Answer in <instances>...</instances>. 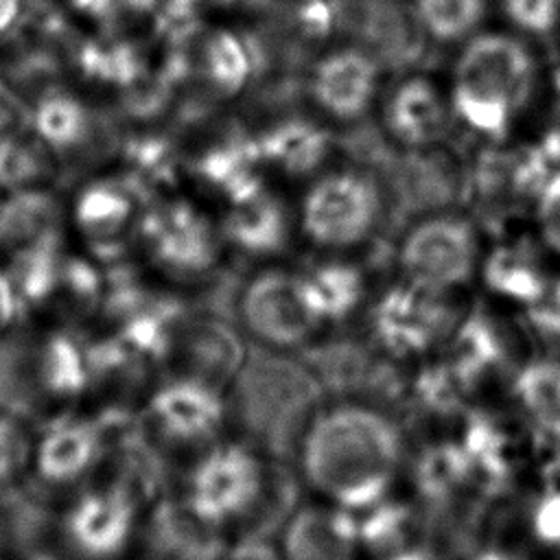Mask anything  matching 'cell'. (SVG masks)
<instances>
[{"label":"cell","instance_id":"1","mask_svg":"<svg viewBox=\"0 0 560 560\" xmlns=\"http://www.w3.org/2000/svg\"><path fill=\"white\" fill-rule=\"evenodd\" d=\"M402 459V422L361 402L317 411L300 444L304 479L341 508L376 505Z\"/></svg>","mask_w":560,"mask_h":560},{"label":"cell","instance_id":"2","mask_svg":"<svg viewBox=\"0 0 560 560\" xmlns=\"http://www.w3.org/2000/svg\"><path fill=\"white\" fill-rule=\"evenodd\" d=\"M324 392L302 359L252 348L234 381V416L273 459L289 462L300 451Z\"/></svg>","mask_w":560,"mask_h":560},{"label":"cell","instance_id":"3","mask_svg":"<svg viewBox=\"0 0 560 560\" xmlns=\"http://www.w3.org/2000/svg\"><path fill=\"white\" fill-rule=\"evenodd\" d=\"M536 63L514 37L483 33L466 44L455 66L453 109L477 133L503 138L532 98Z\"/></svg>","mask_w":560,"mask_h":560},{"label":"cell","instance_id":"4","mask_svg":"<svg viewBox=\"0 0 560 560\" xmlns=\"http://www.w3.org/2000/svg\"><path fill=\"white\" fill-rule=\"evenodd\" d=\"M381 221H385V197L368 173H326L304 195L302 225L319 247H352L365 241Z\"/></svg>","mask_w":560,"mask_h":560},{"label":"cell","instance_id":"5","mask_svg":"<svg viewBox=\"0 0 560 560\" xmlns=\"http://www.w3.org/2000/svg\"><path fill=\"white\" fill-rule=\"evenodd\" d=\"M398 265L409 282L446 291L472 278L477 265V234L457 214L422 219L402 236Z\"/></svg>","mask_w":560,"mask_h":560},{"label":"cell","instance_id":"6","mask_svg":"<svg viewBox=\"0 0 560 560\" xmlns=\"http://www.w3.org/2000/svg\"><path fill=\"white\" fill-rule=\"evenodd\" d=\"M238 319L262 346H302L319 326L308 308L302 276L287 269H262L254 273L238 293Z\"/></svg>","mask_w":560,"mask_h":560},{"label":"cell","instance_id":"7","mask_svg":"<svg viewBox=\"0 0 560 560\" xmlns=\"http://www.w3.org/2000/svg\"><path fill=\"white\" fill-rule=\"evenodd\" d=\"M455 324L457 308L444 291L416 282L392 287L372 311L374 341L398 359L422 354L435 341L446 339Z\"/></svg>","mask_w":560,"mask_h":560},{"label":"cell","instance_id":"8","mask_svg":"<svg viewBox=\"0 0 560 560\" xmlns=\"http://www.w3.org/2000/svg\"><path fill=\"white\" fill-rule=\"evenodd\" d=\"M265 464L243 444L212 448L192 470L186 508L210 525L243 518L258 497Z\"/></svg>","mask_w":560,"mask_h":560},{"label":"cell","instance_id":"9","mask_svg":"<svg viewBox=\"0 0 560 560\" xmlns=\"http://www.w3.org/2000/svg\"><path fill=\"white\" fill-rule=\"evenodd\" d=\"M337 31L348 33L378 63L411 68L427 57V31L405 0H335Z\"/></svg>","mask_w":560,"mask_h":560},{"label":"cell","instance_id":"10","mask_svg":"<svg viewBox=\"0 0 560 560\" xmlns=\"http://www.w3.org/2000/svg\"><path fill=\"white\" fill-rule=\"evenodd\" d=\"M387 184L392 197V221L398 223L413 212L451 206L466 195V177L455 158L440 149H411L389 153L374 168Z\"/></svg>","mask_w":560,"mask_h":560},{"label":"cell","instance_id":"11","mask_svg":"<svg viewBox=\"0 0 560 560\" xmlns=\"http://www.w3.org/2000/svg\"><path fill=\"white\" fill-rule=\"evenodd\" d=\"M136 521V499L120 483L90 490L74 501L66 516V534L72 547L90 560L118 556Z\"/></svg>","mask_w":560,"mask_h":560},{"label":"cell","instance_id":"12","mask_svg":"<svg viewBox=\"0 0 560 560\" xmlns=\"http://www.w3.org/2000/svg\"><path fill=\"white\" fill-rule=\"evenodd\" d=\"M155 258L179 276L208 271L217 260V241L208 221L188 203L158 206L140 223Z\"/></svg>","mask_w":560,"mask_h":560},{"label":"cell","instance_id":"13","mask_svg":"<svg viewBox=\"0 0 560 560\" xmlns=\"http://www.w3.org/2000/svg\"><path fill=\"white\" fill-rule=\"evenodd\" d=\"M376 83L378 61L363 48H341L313 66L308 90L326 114L354 120L370 107Z\"/></svg>","mask_w":560,"mask_h":560},{"label":"cell","instance_id":"14","mask_svg":"<svg viewBox=\"0 0 560 560\" xmlns=\"http://www.w3.org/2000/svg\"><path fill=\"white\" fill-rule=\"evenodd\" d=\"M518 352L521 348H516L503 326L488 313L475 311L457 324L444 363L457 381L472 392L490 372L499 370L514 376L521 370Z\"/></svg>","mask_w":560,"mask_h":560},{"label":"cell","instance_id":"15","mask_svg":"<svg viewBox=\"0 0 560 560\" xmlns=\"http://www.w3.org/2000/svg\"><path fill=\"white\" fill-rule=\"evenodd\" d=\"M149 413L162 435L177 442H197L221 427L225 405L212 385L182 376L164 383L151 396Z\"/></svg>","mask_w":560,"mask_h":560},{"label":"cell","instance_id":"16","mask_svg":"<svg viewBox=\"0 0 560 560\" xmlns=\"http://www.w3.org/2000/svg\"><path fill=\"white\" fill-rule=\"evenodd\" d=\"M177 341L173 348L179 350L182 363L188 376L221 389L228 381L241 372L247 350L238 332L219 317H195L179 322L175 330Z\"/></svg>","mask_w":560,"mask_h":560},{"label":"cell","instance_id":"17","mask_svg":"<svg viewBox=\"0 0 560 560\" xmlns=\"http://www.w3.org/2000/svg\"><path fill=\"white\" fill-rule=\"evenodd\" d=\"M103 451L105 440L96 420L66 416L44 429L35 448V466L42 479L68 483L88 472Z\"/></svg>","mask_w":560,"mask_h":560},{"label":"cell","instance_id":"18","mask_svg":"<svg viewBox=\"0 0 560 560\" xmlns=\"http://www.w3.org/2000/svg\"><path fill=\"white\" fill-rule=\"evenodd\" d=\"M385 122L389 136L409 149L435 147L448 129L446 107L424 77L400 81L385 105Z\"/></svg>","mask_w":560,"mask_h":560},{"label":"cell","instance_id":"19","mask_svg":"<svg viewBox=\"0 0 560 560\" xmlns=\"http://www.w3.org/2000/svg\"><path fill=\"white\" fill-rule=\"evenodd\" d=\"M359 523L346 510L302 508L284 527L287 560H352Z\"/></svg>","mask_w":560,"mask_h":560},{"label":"cell","instance_id":"20","mask_svg":"<svg viewBox=\"0 0 560 560\" xmlns=\"http://www.w3.org/2000/svg\"><path fill=\"white\" fill-rule=\"evenodd\" d=\"M149 549L155 560H221L225 545L217 525L195 516L186 503L162 501L149 523Z\"/></svg>","mask_w":560,"mask_h":560},{"label":"cell","instance_id":"21","mask_svg":"<svg viewBox=\"0 0 560 560\" xmlns=\"http://www.w3.org/2000/svg\"><path fill=\"white\" fill-rule=\"evenodd\" d=\"M133 195L125 184L101 182L88 186L77 199V223L85 236L94 243V252L101 258L114 260L122 256L120 232L131 214Z\"/></svg>","mask_w":560,"mask_h":560},{"label":"cell","instance_id":"22","mask_svg":"<svg viewBox=\"0 0 560 560\" xmlns=\"http://www.w3.org/2000/svg\"><path fill=\"white\" fill-rule=\"evenodd\" d=\"M262 162L291 175L315 171L328 155L332 138L319 125L304 118H284L256 136Z\"/></svg>","mask_w":560,"mask_h":560},{"label":"cell","instance_id":"23","mask_svg":"<svg viewBox=\"0 0 560 560\" xmlns=\"http://www.w3.org/2000/svg\"><path fill=\"white\" fill-rule=\"evenodd\" d=\"M225 236L247 254L267 256L287 245L289 221L282 203L269 192L234 203L223 223Z\"/></svg>","mask_w":560,"mask_h":560},{"label":"cell","instance_id":"24","mask_svg":"<svg viewBox=\"0 0 560 560\" xmlns=\"http://www.w3.org/2000/svg\"><path fill=\"white\" fill-rule=\"evenodd\" d=\"M300 494V479L287 462L273 459L271 464H265L258 497L252 503L249 512L243 516L245 536L271 538L282 527H287V523L295 514Z\"/></svg>","mask_w":560,"mask_h":560},{"label":"cell","instance_id":"25","mask_svg":"<svg viewBox=\"0 0 560 560\" xmlns=\"http://www.w3.org/2000/svg\"><path fill=\"white\" fill-rule=\"evenodd\" d=\"M57 201L42 190L20 188L0 203V245L13 252L55 238Z\"/></svg>","mask_w":560,"mask_h":560},{"label":"cell","instance_id":"26","mask_svg":"<svg viewBox=\"0 0 560 560\" xmlns=\"http://www.w3.org/2000/svg\"><path fill=\"white\" fill-rule=\"evenodd\" d=\"M302 291L319 322H337L348 317L361 302L365 291L363 271L352 262H322L302 278Z\"/></svg>","mask_w":560,"mask_h":560},{"label":"cell","instance_id":"27","mask_svg":"<svg viewBox=\"0 0 560 560\" xmlns=\"http://www.w3.org/2000/svg\"><path fill=\"white\" fill-rule=\"evenodd\" d=\"M413 483L422 503H435L470 483V459L462 442L438 440L420 448L413 462Z\"/></svg>","mask_w":560,"mask_h":560},{"label":"cell","instance_id":"28","mask_svg":"<svg viewBox=\"0 0 560 560\" xmlns=\"http://www.w3.org/2000/svg\"><path fill=\"white\" fill-rule=\"evenodd\" d=\"M486 284L510 300L532 304L547 289L549 280L536 254L527 245H501L483 265Z\"/></svg>","mask_w":560,"mask_h":560},{"label":"cell","instance_id":"29","mask_svg":"<svg viewBox=\"0 0 560 560\" xmlns=\"http://www.w3.org/2000/svg\"><path fill=\"white\" fill-rule=\"evenodd\" d=\"M359 540L378 560L422 545V514L400 501L376 503L363 523H359Z\"/></svg>","mask_w":560,"mask_h":560},{"label":"cell","instance_id":"30","mask_svg":"<svg viewBox=\"0 0 560 560\" xmlns=\"http://www.w3.org/2000/svg\"><path fill=\"white\" fill-rule=\"evenodd\" d=\"M37 378L50 396H79L92 381L85 350L66 332L50 335L37 352Z\"/></svg>","mask_w":560,"mask_h":560},{"label":"cell","instance_id":"31","mask_svg":"<svg viewBox=\"0 0 560 560\" xmlns=\"http://www.w3.org/2000/svg\"><path fill=\"white\" fill-rule=\"evenodd\" d=\"M512 396L532 424L560 431V361L538 359L512 376Z\"/></svg>","mask_w":560,"mask_h":560},{"label":"cell","instance_id":"32","mask_svg":"<svg viewBox=\"0 0 560 560\" xmlns=\"http://www.w3.org/2000/svg\"><path fill=\"white\" fill-rule=\"evenodd\" d=\"M203 77L219 94H236L254 77V61L245 37L230 31L212 33L201 52Z\"/></svg>","mask_w":560,"mask_h":560},{"label":"cell","instance_id":"33","mask_svg":"<svg viewBox=\"0 0 560 560\" xmlns=\"http://www.w3.org/2000/svg\"><path fill=\"white\" fill-rule=\"evenodd\" d=\"M92 120L94 118L77 98L52 90L42 94L33 114L39 138L59 151L81 147L90 133Z\"/></svg>","mask_w":560,"mask_h":560},{"label":"cell","instance_id":"34","mask_svg":"<svg viewBox=\"0 0 560 560\" xmlns=\"http://www.w3.org/2000/svg\"><path fill=\"white\" fill-rule=\"evenodd\" d=\"M57 245L59 236L46 238L42 243L15 252L9 276L20 295L26 300V304L46 300L59 284L61 262Z\"/></svg>","mask_w":560,"mask_h":560},{"label":"cell","instance_id":"35","mask_svg":"<svg viewBox=\"0 0 560 560\" xmlns=\"http://www.w3.org/2000/svg\"><path fill=\"white\" fill-rule=\"evenodd\" d=\"M416 13L435 42H457L483 20L488 0H416Z\"/></svg>","mask_w":560,"mask_h":560},{"label":"cell","instance_id":"36","mask_svg":"<svg viewBox=\"0 0 560 560\" xmlns=\"http://www.w3.org/2000/svg\"><path fill=\"white\" fill-rule=\"evenodd\" d=\"M48 173V160L39 147L13 131L0 138V186L20 190Z\"/></svg>","mask_w":560,"mask_h":560},{"label":"cell","instance_id":"37","mask_svg":"<svg viewBox=\"0 0 560 560\" xmlns=\"http://www.w3.org/2000/svg\"><path fill=\"white\" fill-rule=\"evenodd\" d=\"M276 20L311 46L337 31L335 0H282Z\"/></svg>","mask_w":560,"mask_h":560},{"label":"cell","instance_id":"38","mask_svg":"<svg viewBox=\"0 0 560 560\" xmlns=\"http://www.w3.org/2000/svg\"><path fill=\"white\" fill-rule=\"evenodd\" d=\"M125 114L133 118H151L158 116L171 96V85L158 74V77H138L133 83L125 88Z\"/></svg>","mask_w":560,"mask_h":560},{"label":"cell","instance_id":"39","mask_svg":"<svg viewBox=\"0 0 560 560\" xmlns=\"http://www.w3.org/2000/svg\"><path fill=\"white\" fill-rule=\"evenodd\" d=\"M512 24L532 33L549 35L560 20V0H503Z\"/></svg>","mask_w":560,"mask_h":560},{"label":"cell","instance_id":"40","mask_svg":"<svg viewBox=\"0 0 560 560\" xmlns=\"http://www.w3.org/2000/svg\"><path fill=\"white\" fill-rule=\"evenodd\" d=\"M532 536L545 547H560V488H545L529 503L527 512Z\"/></svg>","mask_w":560,"mask_h":560},{"label":"cell","instance_id":"41","mask_svg":"<svg viewBox=\"0 0 560 560\" xmlns=\"http://www.w3.org/2000/svg\"><path fill=\"white\" fill-rule=\"evenodd\" d=\"M28 455V440L11 413H0V483H7L18 475Z\"/></svg>","mask_w":560,"mask_h":560},{"label":"cell","instance_id":"42","mask_svg":"<svg viewBox=\"0 0 560 560\" xmlns=\"http://www.w3.org/2000/svg\"><path fill=\"white\" fill-rule=\"evenodd\" d=\"M59 282L77 302L85 306H94L98 300H103L105 293L98 271L81 258H70L61 265Z\"/></svg>","mask_w":560,"mask_h":560},{"label":"cell","instance_id":"43","mask_svg":"<svg viewBox=\"0 0 560 560\" xmlns=\"http://www.w3.org/2000/svg\"><path fill=\"white\" fill-rule=\"evenodd\" d=\"M536 217L540 225V234L545 243L560 254V168L547 179L542 190L538 192Z\"/></svg>","mask_w":560,"mask_h":560},{"label":"cell","instance_id":"44","mask_svg":"<svg viewBox=\"0 0 560 560\" xmlns=\"http://www.w3.org/2000/svg\"><path fill=\"white\" fill-rule=\"evenodd\" d=\"M527 319L536 330L560 339V278L549 280L542 295L527 304Z\"/></svg>","mask_w":560,"mask_h":560},{"label":"cell","instance_id":"45","mask_svg":"<svg viewBox=\"0 0 560 560\" xmlns=\"http://www.w3.org/2000/svg\"><path fill=\"white\" fill-rule=\"evenodd\" d=\"M26 308V300L15 289L9 273L0 271V328L18 322Z\"/></svg>","mask_w":560,"mask_h":560},{"label":"cell","instance_id":"46","mask_svg":"<svg viewBox=\"0 0 560 560\" xmlns=\"http://www.w3.org/2000/svg\"><path fill=\"white\" fill-rule=\"evenodd\" d=\"M225 560H282L269 538L243 536Z\"/></svg>","mask_w":560,"mask_h":560},{"label":"cell","instance_id":"47","mask_svg":"<svg viewBox=\"0 0 560 560\" xmlns=\"http://www.w3.org/2000/svg\"><path fill=\"white\" fill-rule=\"evenodd\" d=\"M70 4L79 13H85L94 20H103V22H112L114 13H116V0H70Z\"/></svg>","mask_w":560,"mask_h":560},{"label":"cell","instance_id":"48","mask_svg":"<svg viewBox=\"0 0 560 560\" xmlns=\"http://www.w3.org/2000/svg\"><path fill=\"white\" fill-rule=\"evenodd\" d=\"M22 13V0H0V35L9 31Z\"/></svg>","mask_w":560,"mask_h":560},{"label":"cell","instance_id":"49","mask_svg":"<svg viewBox=\"0 0 560 560\" xmlns=\"http://www.w3.org/2000/svg\"><path fill=\"white\" fill-rule=\"evenodd\" d=\"M385 560H444L440 558L433 549H429L424 542L422 545H416V547H409L405 551H398Z\"/></svg>","mask_w":560,"mask_h":560},{"label":"cell","instance_id":"50","mask_svg":"<svg viewBox=\"0 0 560 560\" xmlns=\"http://www.w3.org/2000/svg\"><path fill=\"white\" fill-rule=\"evenodd\" d=\"M472 560H523V558H518L505 549H499V547H488L481 553H477Z\"/></svg>","mask_w":560,"mask_h":560},{"label":"cell","instance_id":"51","mask_svg":"<svg viewBox=\"0 0 560 560\" xmlns=\"http://www.w3.org/2000/svg\"><path fill=\"white\" fill-rule=\"evenodd\" d=\"M221 4H243V7H267L271 0H217Z\"/></svg>","mask_w":560,"mask_h":560},{"label":"cell","instance_id":"52","mask_svg":"<svg viewBox=\"0 0 560 560\" xmlns=\"http://www.w3.org/2000/svg\"><path fill=\"white\" fill-rule=\"evenodd\" d=\"M553 88H556V94H558V101H560V68L553 72Z\"/></svg>","mask_w":560,"mask_h":560}]
</instances>
